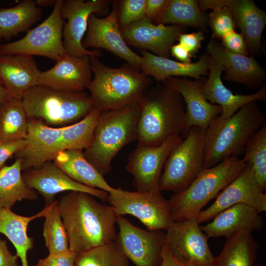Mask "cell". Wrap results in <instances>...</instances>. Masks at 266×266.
I'll return each mask as SVG.
<instances>
[{
	"label": "cell",
	"instance_id": "49",
	"mask_svg": "<svg viewBox=\"0 0 266 266\" xmlns=\"http://www.w3.org/2000/svg\"><path fill=\"white\" fill-rule=\"evenodd\" d=\"M56 0H36L37 6L40 8L53 6L56 3Z\"/></svg>",
	"mask_w": 266,
	"mask_h": 266
},
{
	"label": "cell",
	"instance_id": "40",
	"mask_svg": "<svg viewBox=\"0 0 266 266\" xmlns=\"http://www.w3.org/2000/svg\"><path fill=\"white\" fill-rule=\"evenodd\" d=\"M77 254L70 250L49 253L45 258L38 260L35 266H75Z\"/></svg>",
	"mask_w": 266,
	"mask_h": 266
},
{
	"label": "cell",
	"instance_id": "41",
	"mask_svg": "<svg viewBox=\"0 0 266 266\" xmlns=\"http://www.w3.org/2000/svg\"><path fill=\"white\" fill-rule=\"evenodd\" d=\"M221 44L229 51L239 55L248 56V50L243 34L233 31L222 38Z\"/></svg>",
	"mask_w": 266,
	"mask_h": 266
},
{
	"label": "cell",
	"instance_id": "38",
	"mask_svg": "<svg viewBox=\"0 0 266 266\" xmlns=\"http://www.w3.org/2000/svg\"><path fill=\"white\" fill-rule=\"evenodd\" d=\"M208 16V24L212 31L213 39L222 38L234 31L236 24L231 11L227 7L213 9Z\"/></svg>",
	"mask_w": 266,
	"mask_h": 266
},
{
	"label": "cell",
	"instance_id": "18",
	"mask_svg": "<svg viewBox=\"0 0 266 266\" xmlns=\"http://www.w3.org/2000/svg\"><path fill=\"white\" fill-rule=\"evenodd\" d=\"M122 36L128 45L164 58H169L170 48L185 33L187 27L180 25L152 23L146 17L127 26L120 27Z\"/></svg>",
	"mask_w": 266,
	"mask_h": 266
},
{
	"label": "cell",
	"instance_id": "32",
	"mask_svg": "<svg viewBox=\"0 0 266 266\" xmlns=\"http://www.w3.org/2000/svg\"><path fill=\"white\" fill-rule=\"evenodd\" d=\"M21 163L19 159L9 166L0 169V207L11 208L18 201L38 199L37 192L30 188L22 176Z\"/></svg>",
	"mask_w": 266,
	"mask_h": 266
},
{
	"label": "cell",
	"instance_id": "13",
	"mask_svg": "<svg viewBox=\"0 0 266 266\" xmlns=\"http://www.w3.org/2000/svg\"><path fill=\"white\" fill-rule=\"evenodd\" d=\"M182 140L181 136H175L156 146L137 144L129 155L126 169L132 175L133 185L137 191H160L162 169L170 151Z\"/></svg>",
	"mask_w": 266,
	"mask_h": 266
},
{
	"label": "cell",
	"instance_id": "24",
	"mask_svg": "<svg viewBox=\"0 0 266 266\" xmlns=\"http://www.w3.org/2000/svg\"><path fill=\"white\" fill-rule=\"evenodd\" d=\"M209 57L208 78L206 79L201 90L206 100L211 103H216L220 106L222 109L221 115L222 117L225 118L230 117L242 106L252 101L258 100L266 101L265 84L253 94H233L224 85L221 80V74L225 70L224 67L217 60L210 56Z\"/></svg>",
	"mask_w": 266,
	"mask_h": 266
},
{
	"label": "cell",
	"instance_id": "1",
	"mask_svg": "<svg viewBox=\"0 0 266 266\" xmlns=\"http://www.w3.org/2000/svg\"><path fill=\"white\" fill-rule=\"evenodd\" d=\"M85 192L70 191L58 201L69 249L77 254L115 241L117 215L111 205Z\"/></svg>",
	"mask_w": 266,
	"mask_h": 266
},
{
	"label": "cell",
	"instance_id": "14",
	"mask_svg": "<svg viewBox=\"0 0 266 266\" xmlns=\"http://www.w3.org/2000/svg\"><path fill=\"white\" fill-rule=\"evenodd\" d=\"M105 0H63L60 10L63 19H67L63 30V42L66 53L75 57L88 55L99 57V50H89L82 46L90 15L102 14L108 9Z\"/></svg>",
	"mask_w": 266,
	"mask_h": 266
},
{
	"label": "cell",
	"instance_id": "21",
	"mask_svg": "<svg viewBox=\"0 0 266 266\" xmlns=\"http://www.w3.org/2000/svg\"><path fill=\"white\" fill-rule=\"evenodd\" d=\"M203 12L227 7L231 12L236 26L240 29L248 49L252 54L259 52L261 37L266 24V13L252 0H199Z\"/></svg>",
	"mask_w": 266,
	"mask_h": 266
},
{
	"label": "cell",
	"instance_id": "39",
	"mask_svg": "<svg viewBox=\"0 0 266 266\" xmlns=\"http://www.w3.org/2000/svg\"><path fill=\"white\" fill-rule=\"evenodd\" d=\"M146 0H123L118 6V23L122 27L146 17Z\"/></svg>",
	"mask_w": 266,
	"mask_h": 266
},
{
	"label": "cell",
	"instance_id": "6",
	"mask_svg": "<svg viewBox=\"0 0 266 266\" xmlns=\"http://www.w3.org/2000/svg\"><path fill=\"white\" fill-rule=\"evenodd\" d=\"M23 102L28 119H36L53 128H62L83 119L95 108L84 91H67L35 85L24 94Z\"/></svg>",
	"mask_w": 266,
	"mask_h": 266
},
{
	"label": "cell",
	"instance_id": "33",
	"mask_svg": "<svg viewBox=\"0 0 266 266\" xmlns=\"http://www.w3.org/2000/svg\"><path fill=\"white\" fill-rule=\"evenodd\" d=\"M154 21L155 24L189 26L203 30L208 24V16L200 9L197 0H169Z\"/></svg>",
	"mask_w": 266,
	"mask_h": 266
},
{
	"label": "cell",
	"instance_id": "20",
	"mask_svg": "<svg viewBox=\"0 0 266 266\" xmlns=\"http://www.w3.org/2000/svg\"><path fill=\"white\" fill-rule=\"evenodd\" d=\"M206 78L201 77L194 81L186 77H170L162 83L177 92L186 103L184 139L193 127L206 130L211 121L220 115V106L211 103L204 97L201 87Z\"/></svg>",
	"mask_w": 266,
	"mask_h": 266
},
{
	"label": "cell",
	"instance_id": "29",
	"mask_svg": "<svg viewBox=\"0 0 266 266\" xmlns=\"http://www.w3.org/2000/svg\"><path fill=\"white\" fill-rule=\"evenodd\" d=\"M50 206H46L41 211L31 216L20 215L11 209L0 207V233L5 235L14 246L22 266H29L27 253L33 246V238L27 234L28 226L34 219L44 217Z\"/></svg>",
	"mask_w": 266,
	"mask_h": 266
},
{
	"label": "cell",
	"instance_id": "44",
	"mask_svg": "<svg viewBox=\"0 0 266 266\" xmlns=\"http://www.w3.org/2000/svg\"><path fill=\"white\" fill-rule=\"evenodd\" d=\"M169 0H146V17L152 22L162 13Z\"/></svg>",
	"mask_w": 266,
	"mask_h": 266
},
{
	"label": "cell",
	"instance_id": "9",
	"mask_svg": "<svg viewBox=\"0 0 266 266\" xmlns=\"http://www.w3.org/2000/svg\"><path fill=\"white\" fill-rule=\"evenodd\" d=\"M63 0H56L53 11L43 22L29 30L20 39L0 44V56L23 55L40 56L55 62L66 53L63 42L65 23L60 14Z\"/></svg>",
	"mask_w": 266,
	"mask_h": 266
},
{
	"label": "cell",
	"instance_id": "11",
	"mask_svg": "<svg viewBox=\"0 0 266 266\" xmlns=\"http://www.w3.org/2000/svg\"><path fill=\"white\" fill-rule=\"evenodd\" d=\"M116 224V241L129 260L136 266H160L166 233L141 229L123 216H117Z\"/></svg>",
	"mask_w": 266,
	"mask_h": 266
},
{
	"label": "cell",
	"instance_id": "48",
	"mask_svg": "<svg viewBox=\"0 0 266 266\" xmlns=\"http://www.w3.org/2000/svg\"><path fill=\"white\" fill-rule=\"evenodd\" d=\"M12 97L0 82V104Z\"/></svg>",
	"mask_w": 266,
	"mask_h": 266
},
{
	"label": "cell",
	"instance_id": "10",
	"mask_svg": "<svg viewBox=\"0 0 266 266\" xmlns=\"http://www.w3.org/2000/svg\"><path fill=\"white\" fill-rule=\"evenodd\" d=\"M107 201L117 216L132 215L149 230H166L174 222L168 201L160 191L131 192L118 188L109 194Z\"/></svg>",
	"mask_w": 266,
	"mask_h": 266
},
{
	"label": "cell",
	"instance_id": "34",
	"mask_svg": "<svg viewBox=\"0 0 266 266\" xmlns=\"http://www.w3.org/2000/svg\"><path fill=\"white\" fill-rule=\"evenodd\" d=\"M28 131V118L22 100L11 98L0 104V142L24 139Z\"/></svg>",
	"mask_w": 266,
	"mask_h": 266
},
{
	"label": "cell",
	"instance_id": "27",
	"mask_svg": "<svg viewBox=\"0 0 266 266\" xmlns=\"http://www.w3.org/2000/svg\"><path fill=\"white\" fill-rule=\"evenodd\" d=\"M140 70L162 83L170 77H191L195 79L208 75L210 57L207 54L200 56L195 63H184L155 55L149 51L141 50Z\"/></svg>",
	"mask_w": 266,
	"mask_h": 266
},
{
	"label": "cell",
	"instance_id": "12",
	"mask_svg": "<svg viewBox=\"0 0 266 266\" xmlns=\"http://www.w3.org/2000/svg\"><path fill=\"white\" fill-rule=\"evenodd\" d=\"M166 238L171 253L179 261L195 266H212L214 257L208 245L209 237L195 217L174 222L166 230Z\"/></svg>",
	"mask_w": 266,
	"mask_h": 266
},
{
	"label": "cell",
	"instance_id": "17",
	"mask_svg": "<svg viewBox=\"0 0 266 266\" xmlns=\"http://www.w3.org/2000/svg\"><path fill=\"white\" fill-rule=\"evenodd\" d=\"M64 127L53 128L40 120L28 119L25 145L14 156L21 161L22 171L38 168L63 151Z\"/></svg>",
	"mask_w": 266,
	"mask_h": 266
},
{
	"label": "cell",
	"instance_id": "28",
	"mask_svg": "<svg viewBox=\"0 0 266 266\" xmlns=\"http://www.w3.org/2000/svg\"><path fill=\"white\" fill-rule=\"evenodd\" d=\"M54 163L69 177L85 186L105 191L117 192L103 176L85 158L82 150L69 149L58 153Z\"/></svg>",
	"mask_w": 266,
	"mask_h": 266
},
{
	"label": "cell",
	"instance_id": "35",
	"mask_svg": "<svg viewBox=\"0 0 266 266\" xmlns=\"http://www.w3.org/2000/svg\"><path fill=\"white\" fill-rule=\"evenodd\" d=\"M75 266H130L129 260L115 241L77 254Z\"/></svg>",
	"mask_w": 266,
	"mask_h": 266
},
{
	"label": "cell",
	"instance_id": "22",
	"mask_svg": "<svg viewBox=\"0 0 266 266\" xmlns=\"http://www.w3.org/2000/svg\"><path fill=\"white\" fill-rule=\"evenodd\" d=\"M90 56L66 54L50 69L41 71L37 85L67 91H83L92 79Z\"/></svg>",
	"mask_w": 266,
	"mask_h": 266
},
{
	"label": "cell",
	"instance_id": "51",
	"mask_svg": "<svg viewBox=\"0 0 266 266\" xmlns=\"http://www.w3.org/2000/svg\"><path fill=\"white\" fill-rule=\"evenodd\" d=\"M17 266H19L18 265Z\"/></svg>",
	"mask_w": 266,
	"mask_h": 266
},
{
	"label": "cell",
	"instance_id": "31",
	"mask_svg": "<svg viewBox=\"0 0 266 266\" xmlns=\"http://www.w3.org/2000/svg\"><path fill=\"white\" fill-rule=\"evenodd\" d=\"M42 13L33 0H24L13 7L0 8V41L9 40L28 31L40 20Z\"/></svg>",
	"mask_w": 266,
	"mask_h": 266
},
{
	"label": "cell",
	"instance_id": "46",
	"mask_svg": "<svg viewBox=\"0 0 266 266\" xmlns=\"http://www.w3.org/2000/svg\"><path fill=\"white\" fill-rule=\"evenodd\" d=\"M161 257L162 261L160 266H195L191 264L181 262L175 258L166 242L162 251Z\"/></svg>",
	"mask_w": 266,
	"mask_h": 266
},
{
	"label": "cell",
	"instance_id": "45",
	"mask_svg": "<svg viewBox=\"0 0 266 266\" xmlns=\"http://www.w3.org/2000/svg\"><path fill=\"white\" fill-rule=\"evenodd\" d=\"M18 258L9 251L6 242L0 238V266H17Z\"/></svg>",
	"mask_w": 266,
	"mask_h": 266
},
{
	"label": "cell",
	"instance_id": "8",
	"mask_svg": "<svg viewBox=\"0 0 266 266\" xmlns=\"http://www.w3.org/2000/svg\"><path fill=\"white\" fill-rule=\"evenodd\" d=\"M205 130L193 127L170 151L164 166L159 190L174 193L185 189L203 168Z\"/></svg>",
	"mask_w": 266,
	"mask_h": 266
},
{
	"label": "cell",
	"instance_id": "36",
	"mask_svg": "<svg viewBox=\"0 0 266 266\" xmlns=\"http://www.w3.org/2000/svg\"><path fill=\"white\" fill-rule=\"evenodd\" d=\"M243 158L250 165L260 189L266 188V123L252 136L246 144Z\"/></svg>",
	"mask_w": 266,
	"mask_h": 266
},
{
	"label": "cell",
	"instance_id": "26",
	"mask_svg": "<svg viewBox=\"0 0 266 266\" xmlns=\"http://www.w3.org/2000/svg\"><path fill=\"white\" fill-rule=\"evenodd\" d=\"M260 214L253 207L245 204H237L221 211L211 222L200 227L209 238H227L243 230L253 233L263 228L264 221Z\"/></svg>",
	"mask_w": 266,
	"mask_h": 266
},
{
	"label": "cell",
	"instance_id": "47",
	"mask_svg": "<svg viewBox=\"0 0 266 266\" xmlns=\"http://www.w3.org/2000/svg\"><path fill=\"white\" fill-rule=\"evenodd\" d=\"M172 56L179 62L184 63H191V56L187 49L179 43L173 44L170 51Z\"/></svg>",
	"mask_w": 266,
	"mask_h": 266
},
{
	"label": "cell",
	"instance_id": "3",
	"mask_svg": "<svg viewBox=\"0 0 266 266\" xmlns=\"http://www.w3.org/2000/svg\"><path fill=\"white\" fill-rule=\"evenodd\" d=\"M266 123L256 101L242 106L230 117L219 115L205 130L203 168L214 166L244 152L252 136Z\"/></svg>",
	"mask_w": 266,
	"mask_h": 266
},
{
	"label": "cell",
	"instance_id": "5",
	"mask_svg": "<svg viewBox=\"0 0 266 266\" xmlns=\"http://www.w3.org/2000/svg\"><path fill=\"white\" fill-rule=\"evenodd\" d=\"M140 112L139 101L101 112L92 141L83 153L103 176L110 172L111 161L119 151L137 140Z\"/></svg>",
	"mask_w": 266,
	"mask_h": 266
},
{
	"label": "cell",
	"instance_id": "19",
	"mask_svg": "<svg viewBox=\"0 0 266 266\" xmlns=\"http://www.w3.org/2000/svg\"><path fill=\"white\" fill-rule=\"evenodd\" d=\"M22 176L28 187L38 192L43 197L46 206L55 201L56 194L65 191L85 192L103 201H107L109 195L105 191L77 182L52 161L45 163L38 168L25 170Z\"/></svg>",
	"mask_w": 266,
	"mask_h": 266
},
{
	"label": "cell",
	"instance_id": "4",
	"mask_svg": "<svg viewBox=\"0 0 266 266\" xmlns=\"http://www.w3.org/2000/svg\"><path fill=\"white\" fill-rule=\"evenodd\" d=\"M96 56H90L94 78L87 89L95 107L100 112L123 107L139 101L152 85V77L128 63L109 67Z\"/></svg>",
	"mask_w": 266,
	"mask_h": 266
},
{
	"label": "cell",
	"instance_id": "25",
	"mask_svg": "<svg viewBox=\"0 0 266 266\" xmlns=\"http://www.w3.org/2000/svg\"><path fill=\"white\" fill-rule=\"evenodd\" d=\"M40 73L32 56H0V82L12 98L22 100L27 90L37 85Z\"/></svg>",
	"mask_w": 266,
	"mask_h": 266
},
{
	"label": "cell",
	"instance_id": "50",
	"mask_svg": "<svg viewBox=\"0 0 266 266\" xmlns=\"http://www.w3.org/2000/svg\"><path fill=\"white\" fill-rule=\"evenodd\" d=\"M254 266H265L263 264H259V263H257V264H255Z\"/></svg>",
	"mask_w": 266,
	"mask_h": 266
},
{
	"label": "cell",
	"instance_id": "37",
	"mask_svg": "<svg viewBox=\"0 0 266 266\" xmlns=\"http://www.w3.org/2000/svg\"><path fill=\"white\" fill-rule=\"evenodd\" d=\"M44 217L43 235L49 253L68 250L67 234L59 209L58 201L55 200L50 205Z\"/></svg>",
	"mask_w": 266,
	"mask_h": 266
},
{
	"label": "cell",
	"instance_id": "16",
	"mask_svg": "<svg viewBox=\"0 0 266 266\" xmlns=\"http://www.w3.org/2000/svg\"><path fill=\"white\" fill-rule=\"evenodd\" d=\"M82 44L86 49L88 47L105 49L140 70L141 56L133 52L124 41L118 23V7L115 5L104 18H99L94 13L90 15L87 32Z\"/></svg>",
	"mask_w": 266,
	"mask_h": 266
},
{
	"label": "cell",
	"instance_id": "2",
	"mask_svg": "<svg viewBox=\"0 0 266 266\" xmlns=\"http://www.w3.org/2000/svg\"><path fill=\"white\" fill-rule=\"evenodd\" d=\"M139 104L137 144L156 146L172 136L184 138L186 109L177 92L158 83L147 90Z\"/></svg>",
	"mask_w": 266,
	"mask_h": 266
},
{
	"label": "cell",
	"instance_id": "23",
	"mask_svg": "<svg viewBox=\"0 0 266 266\" xmlns=\"http://www.w3.org/2000/svg\"><path fill=\"white\" fill-rule=\"evenodd\" d=\"M211 57L220 62L226 71L224 79L246 85L249 88L260 87L266 79V71L253 57L233 53L215 39L206 46Z\"/></svg>",
	"mask_w": 266,
	"mask_h": 266
},
{
	"label": "cell",
	"instance_id": "7",
	"mask_svg": "<svg viewBox=\"0 0 266 266\" xmlns=\"http://www.w3.org/2000/svg\"><path fill=\"white\" fill-rule=\"evenodd\" d=\"M246 164L233 156L210 168H203L184 190L168 200L174 222L196 217L242 170Z\"/></svg>",
	"mask_w": 266,
	"mask_h": 266
},
{
	"label": "cell",
	"instance_id": "15",
	"mask_svg": "<svg viewBox=\"0 0 266 266\" xmlns=\"http://www.w3.org/2000/svg\"><path fill=\"white\" fill-rule=\"evenodd\" d=\"M237 204H245L259 213L266 210V194L261 190L252 166L246 164L240 173L217 195L209 207L195 217L198 223L213 219L221 211Z\"/></svg>",
	"mask_w": 266,
	"mask_h": 266
},
{
	"label": "cell",
	"instance_id": "30",
	"mask_svg": "<svg viewBox=\"0 0 266 266\" xmlns=\"http://www.w3.org/2000/svg\"><path fill=\"white\" fill-rule=\"evenodd\" d=\"M259 245L252 232L243 230L228 237L212 266H254Z\"/></svg>",
	"mask_w": 266,
	"mask_h": 266
},
{
	"label": "cell",
	"instance_id": "43",
	"mask_svg": "<svg viewBox=\"0 0 266 266\" xmlns=\"http://www.w3.org/2000/svg\"><path fill=\"white\" fill-rule=\"evenodd\" d=\"M25 145L24 139L7 140L0 142V169L5 162L21 150Z\"/></svg>",
	"mask_w": 266,
	"mask_h": 266
},
{
	"label": "cell",
	"instance_id": "42",
	"mask_svg": "<svg viewBox=\"0 0 266 266\" xmlns=\"http://www.w3.org/2000/svg\"><path fill=\"white\" fill-rule=\"evenodd\" d=\"M204 39V33L203 31L200 30L189 33H181L179 35L178 40L179 43L187 49L192 58L196 57Z\"/></svg>",
	"mask_w": 266,
	"mask_h": 266
}]
</instances>
